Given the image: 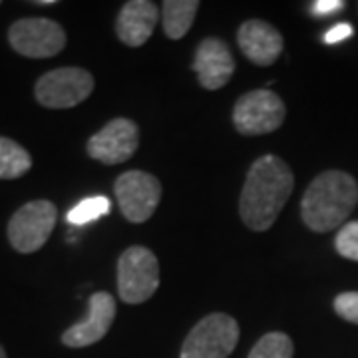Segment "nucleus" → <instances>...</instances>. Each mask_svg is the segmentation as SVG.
I'll use <instances>...</instances> for the list:
<instances>
[{
  "label": "nucleus",
  "mask_w": 358,
  "mask_h": 358,
  "mask_svg": "<svg viewBox=\"0 0 358 358\" xmlns=\"http://www.w3.org/2000/svg\"><path fill=\"white\" fill-rule=\"evenodd\" d=\"M294 187L291 167L277 155H263L245 178L239 199V213L251 231H267L273 227Z\"/></svg>",
  "instance_id": "obj_1"
},
{
  "label": "nucleus",
  "mask_w": 358,
  "mask_h": 358,
  "mask_svg": "<svg viewBox=\"0 0 358 358\" xmlns=\"http://www.w3.org/2000/svg\"><path fill=\"white\" fill-rule=\"evenodd\" d=\"M358 203V183L346 171L329 169L313 179L301 201V215L308 229L327 233L345 223Z\"/></svg>",
  "instance_id": "obj_2"
},
{
  "label": "nucleus",
  "mask_w": 358,
  "mask_h": 358,
  "mask_svg": "<svg viewBox=\"0 0 358 358\" xmlns=\"http://www.w3.org/2000/svg\"><path fill=\"white\" fill-rule=\"evenodd\" d=\"M159 287V263L148 247H129L117 261V291L128 305L150 301Z\"/></svg>",
  "instance_id": "obj_3"
},
{
  "label": "nucleus",
  "mask_w": 358,
  "mask_h": 358,
  "mask_svg": "<svg viewBox=\"0 0 358 358\" xmlns=\"http://www.w3.org/2000/svg\"><path fill=\"white\" fill-rule=\"evenodd\" d=\"M239 343V324L225 313L207 315L181 346V358H227Z\"/></svg>",
  "instance_id": "obj_4"
},
{
  "label": "nucleus",
  "mask_w": 358,
  "mask_h": 358,
  "mask_svg": "<svg viewBox=\"0 0 358 358\" xmlns=\"http://www.w3.org/2000/svg\"><path fill=\"white\" fill-rule=\"evenodd\" d=\"M58 209L52 201L36 199L22 205L8 223V241L18 253H34L50 239Z\"/></svg>",
  "instance_id": "obj_5"
},
{
  "label": "nucleus",
  "mask_w": 358,
  "mask_h": 358,
  "mask_svg": "<svg viewBox=\"0 0 358 358\" xmlns=\"http://www.w3.org/2000/svg\"><path fill=\"white\" fill-rule=\"evenodd\" d=\"M94 90V76L84 68H56L36 82V100L48 110H66L82 103Z\"/></svg>",
  "instance_id": "obj_6"
},
{
  "label": "nucleus",
  "mask_w": 358,
  "mask_h": 358,
  "mask_svg": "<svg viewBox=\"0 0 358 358\" xmlns=\"http://www.w3.org/2000/svg\"><path fill=\"white\" fill-rule=\"evenodd\" d=\"M285 103L271 90H253L241 96L233 110V124L241 136H265L281 128Z\"/></svg>",
  "instance_id": "obj_7"
},
{
  "label": "nucleus",
  "mask_w": 358,
  "mask_h": 358,
  "mask_svg": "<svg viewBox=\"0 0 358 358\" xmlns=\"http://www.w3.org/2000/svg\"><path fill=\"white\" fill-rule=\"evenodd\" d=\"M114 193L124 217L131 223H145L162 201V183L152 173L134 169L115 179Z\"/></svg>",
  "instance_id": "obj_8"
},
{
  "label": "nucleus",
  "mask_w": 358,
  "mask_h": 358,
  "mask_svg": "<svg viewBox=\"0 0 358 358\" xmlns=\"http://www.w3.org/2000/svg\"><path fill=\"white\" fill-rule=\"evenodd\" d=\"M8 42L26 58H52L66 48V32L50 18H20L10 26Z\"/></svg>",
  "instance_id": "obj_9"
},
{
  "label": "nucleus",
  "mask_w": 358,
  "mask_h": 358,
  "mask_svg": "<svg viewBox=\"0 0 358 358\" xmlns=\"http://www.w3.org/2000/svg\"><path fill=\"white\" fill-rule=\"evenodd\" d=\"M140 145V129L128 117H115L88 140L86 152L103 166H117L134 157Z\"/></svg>",
  "instance_id": "obj_10"
},
{
  "label": "nucleus",
  "mask_w": 358,
  "mask_h": 358,
  "mask_svg": "<svg viewBox=\"0 0 358 358\" xmlns=\"http://www.w3.org/2000/svg\"><path fill=\"white\" fill-rule=\"evenodd\" d=\"M115 319L114 296L106 291L90 296L88 317L76 322L62 334V343L70 348H84L102 341Z\"/></svg>",
  "instance_id": "obj_11"
},
{
  "label": "nucleus",
  "mask_w": 358,
  "mask_h": 358,
  "mask_svg": "<svg viewBox=\"0 0 358 358\" xmlns=\"http://www.w3.org/2000/svg\"><path fill=\"white\" fill-rule=\"evenodd\" d=\"M193 70L205 90L223 88L235 72L229 46L219 38H205L195 52Z\"/></svg>",
  "instance_id": "obj_12"
},
{
  "label": "nucleus",
  "mask_w": 358,
  "mask_h": 358,
  "mask_svg": "<svg viewBox=\"0 0 358 358\" xmlns=\"http://www.w3.org/2000/svg\"><path fill=\"white\" fill-rule=\"evenodd\" d=\"M237 42L245 56L257 66L275 64L285 42L281 32L265 20H247L237 32Z\"/></svg>",
  "instance_id": "obj_13"
},
{
  "label": "nucleus",
  "mask_w": 358,
  "mask_h": 358,
  "mask_svg": "<svg viewBox=\"0 0 358 358\" xmlns=\"http://www.w3.org/2000/svg\"><path fill=\"white\" fill-rule=\"evenodd\" d=\"M157 20H159V10L155 2H150V0L126 2L115 20L117 38L129 48H138L154 34Z\"/></svg>",
  "instance_id": "obj_14"
},
{
  "label": "nucleus",
  "mask_w": 358,
  "mask_h": 358,
  "mask_svg": "<svg viewBox=\"0 0 358 358\" xmlns=\"http://www.w3.org/2000/svg\"><path fill=\"white\" fill-rule=\"evenodd\" d=\"M197 8H199L197 0H166L162 14H164V32L167 34V38H183L192 28Z\"/></svg>",
  "instance_id": "obj_15"
},
{
  "label": "nucleus",
  "mask_w": 358,
  "mask_h": 358,
  "mask_svg": "<svg viewBox=\"0 0 358 358\" xmlns=\"http://www.w3.org/2000/svg\"><path fill=\"white\" fill-rule=\"evenodd\" d=\"M32 167V157L20 143L0 136V179L22 178Z\"/></svg>",
  "instance_id": "obj_16"
},
{
  "label": "nucleus",
  "mask_w": 358,
  "mask_h": 358,
  "mask_svg": "<svg viewBox=\"0 0 358 358\" xmlns=\"http://www.w3.org/2000/svg\"><path fill=\"white\" fill-rule=\"evenodd\" d=\"M108 211H110V199L103 197V195H96V197H88V199L74 205L68 211V217L66 219H68L70 225L82 227V225H88L92 221L108 215Z\"/></svg>",
  "instance_id": "obj_17"
},
{
  "label": "nucleus",
  "mask_w": 358,
  "mask_h": 358,
  "mask_svg": "<svg viewBox=\"0 0 358 358\" xmlns=\"http://www.w3.org/2000/svg\"><path fill=\"white\" fill-rule=\"evenodd\" d=\"M249 358H293V341L285 333H268L253 346Z\"/></svg>",
  "instance_id": "obj_18"
},
{
  "label": "nucleus",
  "mask_w": 358,
  "mask_h": 358,
  "mask_svg": "<svg viewBox=\"0 0 358 358\" xmlns=\"http://www.w3.org/2000/svg\"><path fill=\"white\" fill-rule=\"evenodd\" d=\"M334 247L338 255L358 263V221H350L341 227L334 239Z\"/></svg>",
  "instance_id": "obj_19"
},
{
  "label": "nucleus",
  "mask_w": 358,
  "mask_h": 358,
  "mask_svg": "<svg viewBox=\"0 0 358 358\" xmlns=\"http://www.w3.org/2000/svg\"><path fill=\"white\" fill-rule=\"evenodd\" d=\"M334 310L341 319L358 324V291L338 294L334 299Z\"/></svg>",
  "instance_id": "obj_20"
},
{
  "label": "nucleus",
  "mask_w": 358,
  "mask_h": 358,
  "mask_svg": "<svg viewBox=\"0 0 358 358\" xmlns=\"http://www.w3.org/2000/svg\"><path fill=\"white\" fill-rule=\"evenodd\" d=\"M355 34V28L348 24V22H338L334 24L327 34H324V42L327 44H336V42H343V40L350 38Z\"/></svg>",
  "instance_id": "obj_21"
},
{
  "label": "nucleus",
  "mask_w": 358,
  "mask_h": 358,
  "mask_svg": "<svg viewBox=\"0 0 358 358\" xmlns=\"http://www.w3.org/2000/svg\"><path fill=\"white\" fill-rule=\"evenodd\" d=\"M343 8H345L343 0H317V2H313V13L319 14V16H329V14L338 13Z\"/></svg>",
  "instance_id": "obj_22"
},
{
  "label": "nucleus",
  "mask_w": 358,
  "mask_h": 358,
  "mask_svg": "<svg viewBox=\"0 0 358 358\" xmlns=\"http://www.w3.org/2000/svg\"><path fill=\"white\" fill-rule=\"evenodd\" d=\"M34 4H54V0H36Z\"/></svg>",
  "instance_id": "obj_23"
},
{
  "label": "nucleus",
  "mask_w": 358,
  "mask_h": 358,
  "mask_svg": "<svg viewBox=\"0 0 358 358\" xmlns=\"http://www.w3.org/2000/svg\"><path fill=\"white\" fill-rule=\"evenodd\" d=\"M0 358H6V352H4V348L0 346Z\"/></svg>",
  "instance_id": "obj_24"
}]
</instances>
